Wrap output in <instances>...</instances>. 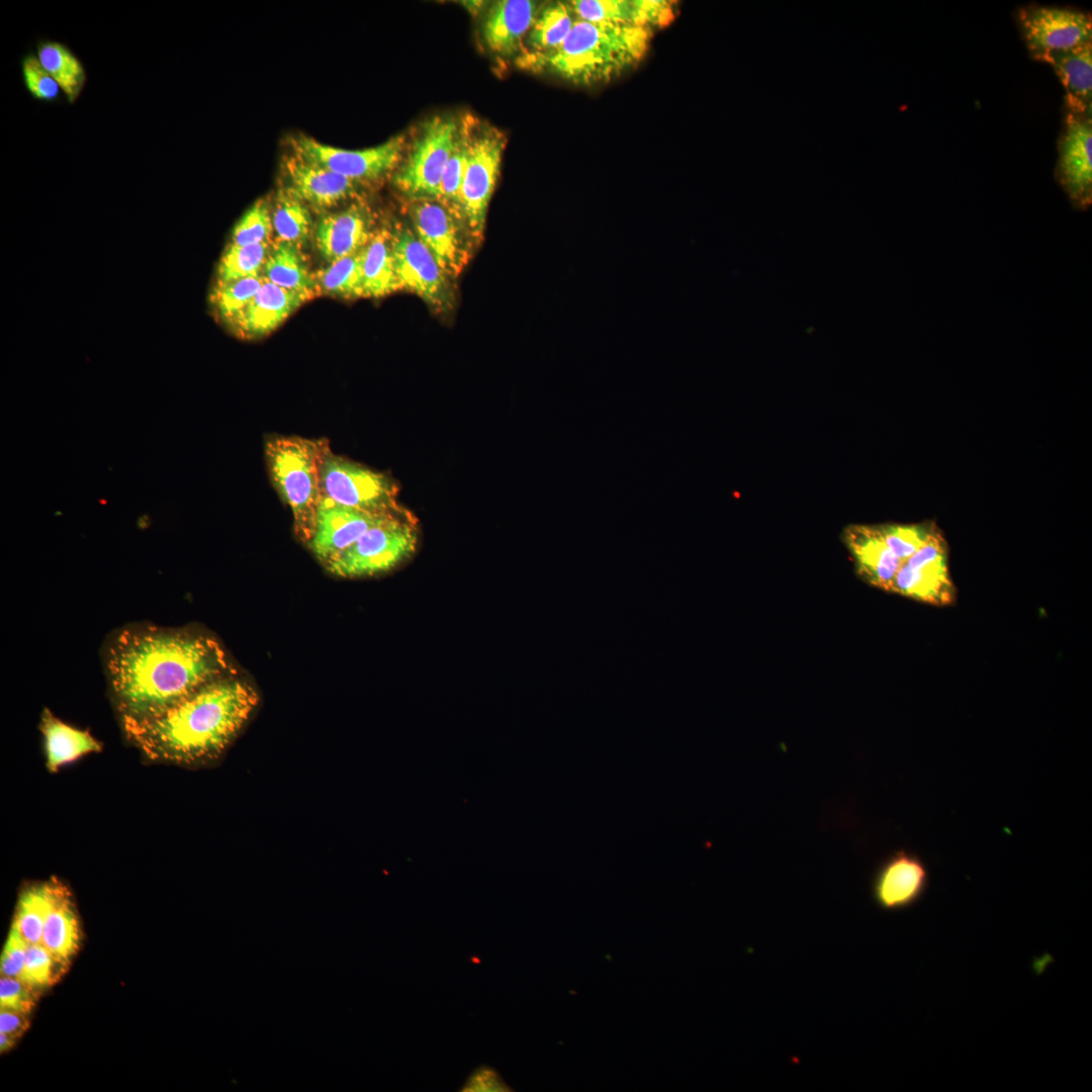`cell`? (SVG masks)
<instances>
[{"label": "cell", "mask_w": 1092, "mask_h": 1092, "mask_svg": "<svg viewBox=\"0 0 1092 1092\" xmlns=\"http://www.w3.org/2000/svg\"><path fill=\"white\" fill-rule=\"evenodd\" d=\"M271 248V242L250 246L230 245L217 268V283L261 275Z\"/></svg>", "instance_id": "cell-33"}, {"label": "cell", "mask_w": 1092, "mask_h": 1092, "mask_svg": "<svg viewBox=\"0 0 1092 1092\" xmlns=\"http://www.w3.org/2000/svg\"><path fill=\"white\" fill-rule=\"evenodd\" d=\"M929 871L922 857L905 848L887 854L871 880V896L878 908L896 912L914 906L927 891Z\"/></svg>", "instance_id": "cell-15"}, {"label": "cell", "mask_w": 1092, "mask_h": 1092, "mask_svg": "<svg viewBox=\"0 0 1092 1092\" xmlns=\"http://www.w3.org/2000/svg\"><path fill=\"white\" fill-rule=\"evenodd\" d=\"M947 555L946 541L937 529L923 546L902 562L891 592L937 607L952 605L957 600V588L949 574Z\"/></svg>", "instance_id": "cell-10"}, {"label": "cell", "mask_w": 1092, "mask_h": 1092, "mask_svg": "<svg viewBox=\"0 0 1092 1092\" xmlns=\"http://www.w3.org/2000/svg\"><path fill=\"white\" fill-rule=\"evenodd\" d=\"M373 234L369 212L362 205L353 204L322 217L314 241L320 254L331 263L361 251Z\"/></svg>", "instance_id": "cell-18"}, {"label": "cell", "mask_w": 1092, "mask_h": 1092, "mask_svg": "<svg viewBox=\"0 0 1092 1092\" xmlns=\"http://www.w3.org/2000/svg\"><path fill=\"white\" fill-rule=\"evenodd\" d=\"M272 222L278 242L300 247L310 233L309 210L289 187L278 191L272 212Z\"/></svg>", "instance_id": "cell-30"}, {"label": "cell", "mask_w": 1092, "mask_h": 1092, "mask_svg": "<svg viewBox=\"0 0 1092 1092\" xmlns=\"http://www.w3.org/2000/svg\"><path fill=\"white\" fill-rule=\"evenodd\" d=\"M576 20L568 3L555 2L544 6L527 35L529 53L542 54L557 49Z\"/></svg>", "instance_id": "cell-29"}, {"label": "cell", "mask_w": 1092, "mask_h": 1092, "mask_svg": "<svg viewBox=\"0 0 1092 1092\" xmlns=\"http://www.w3.org/2000/svg\"><path fill=\"white\" fill-rule=\"evenodd\" d=\"M881 534L893 554L902 562L907 560L938 529L933 522L913 525H880Z\"/></svg>", "instance_id": "cell-35"}, {"label": "cell", "mask_w": 1092, "mask_h": 1092, "mask_svg": "<svg viewBox=\"0 0 1092 1092\" xmlns=\"http://www.w3.org/2000/svg\"><path fill=\"white\" fill-rule=\"evenodd\" d=\"M1049 64L1066 92L1069 113L1091 115L1092 104V41L1037 59Z\"/></svg>", "instance_id": "cell-23"}, {"label": "cell", "mask_w": 1092, "mask_h": 1092, "mask_svg": "<svg viewBox=\"0 0 1092 1092\" xmlns=\"http://www.w3.org/2000/svg\"><path fill=\"white\" fill-rule=\"evenodd\" d=\"M408 209L417 237L445 274L450 279L457 277L469 258V235L462 221L437 199H412Z\"/></svg>", "instance_id": "cell-11"}, {"label": "cell", "mask_w": 1092, "mask_h": 1092, "mask_svg": "<svg viewBox=\"0 0 1092 1092\" xmlns=\"http://www.w3.org/2000/svg\"><path fill=\"white\" fill-rule=\"evenodd\" d=\"M418 531L411 513L391 518L369 529L328 570L342 577L371 576L387 572L416 551Z\"/></svg>", "instance_id": "cell-6"}, {"label": "cell", "mask_w": 1092, "mask_h": 1092, "mask_svg": "<svg viewBox=\"0 0 1092 1092\" xmlns=\"http://www.w3.org/2000/svg\"><path fill=\"white\" fill-rule=\"evenodd\" d=\"M262 272L266 281L308 299L317 292L314 274L309 271L296 245L278 241L272 244Z\"/></svg>", "instance_id": "cell-26"}, {"label": "cell", "mask_w": 1092, "mask_h": 1092, "mask_svg": "<svg viewBox=\"0 0 1092 1092\" xmlns=\"http://www.w3.org/2000/svg\"><path fill=\"white\" fill-rule=\"evenodd\" d=\"M36 991L18 978L1 976L0 1007L29 1013L37 999Z\"/></svg>", "instance_id": "cell-40"}, {"label": "cell", "mask_w": 1092, "mask_h": 1092, "mask_svg": "<svg viewBox=\"0 0 1092 1092\" xmlns=\"http://www.w3.org/2000/svg\"><path fill=\"white\" fill-rule=\"evenodd\" d=\"M28 1013L0 1008V1031L19 1038L29 1027Z\"/></svg>", "instance_id": "cell-43"}, {"label": "cell", "mask_w": 1092, "mask_h": 1092, "mask_svg": "<svg viewBox=\"0 0 1092 1092\" xmlns=\"http://www.w3.org/2000/svg\"><path fill=\"white\" fill-rule=\"evenodd\" d=\"M321 491L340 505L368 513L406 512L397 502L398 486L390 476L337 456L330 448L322 460Z\"/></svg>", "instance_id": "cell-7"}, {"label": "cell", "mask_w": 1092, "mask_h": 1092, "mask_svg": "<svg viewBox=\"0 0 1092 1092\" xmlns=\"http://www.w3.org/2000/svg\"><path fill=\"white\" fill-rule=\"evenodd\" d=\"M391 248L402 288L436 308H445L451 303L450 278L413 229L396 225L391 232Z\"/></svg>", "instance_id": "cell-13"}, {"label": "cell", "mask_w": 1092, "mask_h": 1092, "mask_svg": "<svg viewBox=\"0 0 1092 1092\" xmlns=\"http://www.w3.org/2000/svg\"><path fill=\"white\" fill-rule=\"evenodd\" d=\"M20 66L23 84L33 99L40 102H56L59 99L62 93L60 86L35 54L24 55Z\"/></svg>", "instance_id": "cell-38"}, {"label": "cell", "mask_w": 1092, "mask_h": 1092, "mask_svg": "<svg viewBox=\"0 0 1092 1092\" xmlns=\"http://www.w3.org/2000/svg\"><path fill=\"white\" fill-rule=\"evenodd\" d=\"M539 6L529 0H502L489 8L483 23V38L491 52L510 57L521 51Z\"/></svg>", "instance_id": "cell-21"}, {"label": "cell", "mask_w": 1092, "mask_h": 1092, "mask_svg": "<svg viewBox=\"0 0 1092 1092\" xmlns=\"http://www.w3.org/2000/svg\"><path fill=\"white\" fill-rule=\"evenodd\" d=\"M289 189L303 202L325 209L352 196L356 182L298 156L287 159Z\"/></svg>", "instance_id": "cell-20"}, {"label": "cell", "mask_w": 1092, "mask_h": 1092, "mask_svg": "<svg viewBox=\"0 0 1092 1092\" xmlns=\"http://www.w3.org/2000/svg\"><path fill=\"white\" fill-rule=\"evenodd\" d=\"M652 29L576 20L565 40L547 53H523L522 66L547 72L576 85L608 83L646 55Z\"/></svg>", "instance_id": "cell-3"}, {"label": "cell", "mask_w": 1092, "mask_h": 1092, "mask_svg": "<svg viewBox=\"0 0 1092 1092\" xmlns=\"http://www.w3.org/2000/svg\"><path fill=\"white\" fill-rule=\"evenodd\" d=\"M80 941L81 929L71 894L60 882L52 880L50 908L40 943L60 966L66 967L77 952Z\"/></svg>", "instance_id": "cell-24"}, {"label": "cell", "mask_w": 1092, "mask_h": 1092, "mask_svg": "<svg viewBox=\"0 0 1092 1092\" xmlns=\"http://www.w3.org/2000/svg\"><path fill=\"white\" fill-rule=\"evenodd\" d=\"M27 946L28 944L17 929L11 925L8 938L1 954V976L20 978L25 963Z\"/></svg>", "instance_id": "cell-41"}, {"label": "cell", "mask_w": 1092, "mask_h": 1092, "mask_svg": "<svg viewBox=\"0 0 1092 1092\" xmlns=\"http://www.w3.org/2000/svg\"><path fill=\"white\" fill-rule=\"evenodd\" d=\"M296 156L325 167L355 182L374 180L391 171L400 161L405 139L398 135L379 146L346 150L324 145L300 135L292 141Z\"/></svg>", "instance_id": "cell-12"}, {"label": "cell", "mask_w": 1092, "mask_h": 1092, "mask_svg": "<svg viewBox=\"0 0 1092 1092\" xmlns=\"http://www.w3.org/2000/svg\"><path fill=\"white\" fill-rule=\"evenodd\" d=\"M844 542L860 578L876 587L891 592L902 561L887 546L879 526H849L844 530Z\"/></svg>", "instance_id": "cell-19"}, {"label": "cell", "mask_w": 1092, "mask_h": 1092, "mask_svg": "<svg viewBox=\"0 0 1092 1092\" xmlns=\"http://www.w3.org/2000/svg\"><path fill=\"white\" fill-rule=\"evenodd\" d=\"M106 672L122 721L156 716L202 686L235 673L213 638L156 626L119 632L107 649Z\"/></svg>", "instance_id": "cell-1"}, {"label": "cell", "mask_w": 1092, "mask_h": 1092, "mask_svg": "<svg viewBox=\"0 0 1092 1092\" xmlns=\"http://www.w3.org/2000/svg\"><path fill=\"white\" fill-rule=\"evenodd\" d=\"M1023 42L1033 60L1092 41L1089 12L1059 6L1029 4L1016 11Z\"/></svg>", "instance_id": "cell-9"}, {"label": "cell", "mask_w": 1092, "mask_h": 1092, "mask_svg": "<svg viewBox=\"0 0 1092 1092\" xmlns=\"http://www.w3.org/2000/svg\"><path fill=\"white\" fill-rule=\"evenodd\" d=\"M17 1040H18V1038L11 1035V1034H8V1033H5V1032H0V1051H1V1054L9 1051L10 1049H12L15 1045Z\"/></svg>", "instance_id": "cell-44"}, {"label": "cell", "mask_w": 1092, "mask_h": 1092, "mask_svg": "<svg viewBox=\"0 0 1092 1092\" xmlns=\"http://www.w3.org/2000/svg\"><path fill=\"white\" fill-rule=\"evenodd\" d=\"M459 132L460 123L452 117L428 120L394 175L395 186L411 199L438 200L443 172Z\"/></svg>", "instance_id": "cell-8"}, {"label": "cell", "mask_w": 1092, "mask_h": 1092, "mask_svg": "<svg viewBox=\"0 0 1092 1092\" xmlns=\"http://www.w3.org/2000/svg\"><path fill=\"white\" fill-rule=\"evenodd\" d=\"M265 281L264 277L259 275L217 283L212 301L218 314L230 322L251 302Z\"/></svg>", "instance_id": "cell-34"}, {"label": "cell", "mask_w": 1092, "mask_h": 1092, "mask_svg": "<svg viewBox=\"0 0 1092 1092\" xmlns=\"http://www.w3.org/2000/svg\"><path fill=\"white\" fill-rule=\"evenodd\" d=\"M35 55L56 80L66 100L75 103L87 83V72L79 57L64 42L52 39L39 41Z\"/></svg>", "instance_id": "cell-28"}, {"label": "cell", "mask_w": 1092, "mask_h": 1092, "mask_svg": "<svg viewBox=\"0 0 1092 1092\" xmlns=\"http://www.w3.org/2000/svg\"><path fill=\"white\" fill-rule=\"evenodd\" d=\"M330 445L326 440L298 436L273 437L266 442L268 470L279 495L293 516L294 531L308 543L322 498L321 465Z\"/></svg>", "instance_id": "cell-4"}, {"label": "cell", "mask_w": 1092, "mask_h": 1092, "mask_svg": "<svg viewBox=\"0 0 1092 1092\" xmlns=\"http://www.w3.org/2000/svg\"><path fill=\"white\" fill-rule=\"evenodd\" d=\"M40 730L44 738L47 765L51 771L101 749V744L88 731L65 724L47 709L41 716Z\"/></svg>", "instance_id": "cell-25"}, {"label": "cell", "mask_w": 1092, "mask_h": 1092, "mask_svg": "<svg viewBox=\"0 0 1092 1092\" xmlns=\"http://www.w3.org/2000/svg\"><path fill=\"white\" fill-rule=\"evenodd\" d=\"M510 1087L504 1082L500 1075L488 1066L476 1069L467 1079L461 1091L476 1092H504Z\"/></svg>", "instance_id": "cell-42"}, {"label": "cell", "mask_w": 1092, "mask_h": 1092, "mask_svg": "<svg viewBox=\"0 0 1092 1092\" xmlns=\"http://www.w3.org/2000/svg\"><path fill=\"white\" fill-rule=\"evenodd\" d=\"M1055 178L1073 207L1088 209L1092 202L1091 115L1067 113L1059 141Z\"/></svg>", "instance_id": "cell-14"}, {"label": "cell", "mask_w": 1092, "mask_h": 1092, "mask_svg": "<svg viewBox=\"0 0 1092 1092\" xmlns=\"http://www.w3.org/2000/svg\"><path fill=\"white\" fill-rule=\"evenodd\" d=\"M234 674L214 679L162 713L123 720V728L148 756L194 761L220 752L258 703L256 692Z\"/></svg>", "instance_id": "cell-2"}, {"label": "cell", "mask_w": 1092, "mask_h": 1092, "mask_svg": "<svg viewBox=\"0 0 1092 1092\" xmlns=\"http://www.w3.org/2000/svg\"><path fill=\"white\" fill-rule=\"evenodd\" d=\"M308 298L265 281L251 302L229 323L246 338L268 335Z\"/></svg>", "instance_id": "cell-22"}, {"label": "cell", "mask_w": 1092, "mask_h": 1092, "mask_svg": "<svg viewBox=\"0 0 1092 1092\" xmlns=\"http://www.w3.org/2000/svg\"><path fill=\"white\" fill-rule=\"evenodd\" d=\"M272 215L264 200L255 202L233 230L231 245L250 246L271 242Z\"/></svg>", "instance_id": "cell-36"}, {"label": "cell", "mask_w": 1092, "mask_h": 1092, "mask_svg": "<svg viewBox=\"0 0 1092 1092\" xmlns=\"http://www.w3.org/2000/svg\"><path fill=\"white\" fill-rule=\"evenodd\" d=\"M362 276L365 296L381 297L400 288L391 248V232H374L362 251Z\"/></svg>", "instance_id": "cell-27"}, {"label": "cell", "mask_w": 1092, "mask_h": 1092, "mask_svg": "<svg viewBox=\"0 0 1092 1092\" xmlns=\"http://www.w3.org/2000/svg\"><path fill=\"white\" fill-rule=\"evenodd\" d=\"M460 127L466 148L460 217L470 239L476 244L483 236L488 203L497 181L507 140L497 128L468 116Z\"/></svg>", "instance_id": "cell-5"}, {"label": "cell", "mask_w": 1092, "mask_h": 1092, "mask_svg": "<svg viewBox=\"0 0 1092 1092\" xmlns=\"http://www.w3.org/2000/svg\"><path fill=\"white\" fill-rule=\"evenodd\" d=\"M56 965L59 964L41 943L28 944L19 979L37 990L42 989L53 984Z\"/></svg>", "instance_id": "cell-39"}, {"label": "cell", "mask_w": 1092, "mask_h": 1092, "mask_svg": "<svg viewBox=\"0 0 1092 1092\" xmlns=\"http://www.w3.org/2000/svg\"><path fill=\"white\" fill-rule=\"evenodd\" d=\"M576 19L653 29L668 25L676 2L668 0H574L568 2Z\"/></svg>", "instance_id": "cell-17"}, {"label": "cell", "mask_w": 1092, "mask_h": 1092, "mask_svg": "<svg viewBox=\"0 0 1092 1092\" xmlns=\"http://www.w3.org/2000/svg\"><path fill=\"white\" fill-rule=\"evenodd\" d=\"M408 511L384 515L340 505L322 495L313 534L307 545L315 557L327 566L353 545L369 529Z\"/></svg>", "instance_id": "cell-16"}, {"label": "cell", "mask_w": 1092, "mask_h": 1092, "mask_svg": "<svg viewBox=\"0 0 1092 1092\" xmlns=\"http://www.w3.org/2000/svg\"><path fill=\"white\" fill-rule=\"evenodd\" d=\"M363 249L331 262L314 274L316 291L347 298L364 297L362 276Z\"/></svg>", "instance_id": "cell-31"}, {"label": "cell", "mask_w": 1092, "mask_h": 1092, "mask_svg": "<svg viewBox=\"0 0 1092 1092\" xmlns=\"http://www.w3.org/2000/svg\"><path fill=\"white\" fill-rule=\"evenodd\" d=\"M465 165L466 148L460 127L459 136L443 172L440 195L438 198V200L448 207L460 220V194Z\"/></svg>", "instance_id": "cell-37"}, {"label": "cell", "mask_w": 1092, "mask_h": 1092, "mask_svg": "<svg viewBox=\"0 0 1092 1092\" xmlns=\"http://www.w3.org/2000/svg\"><path fill=\"white\" fill-rule=\"evenodd\" d=\"M51 882L28 887L19 897L12 922L27 944L41 942L50 908Z\"/></svg>", "instance_id": "cell-32"}]
</instances>
